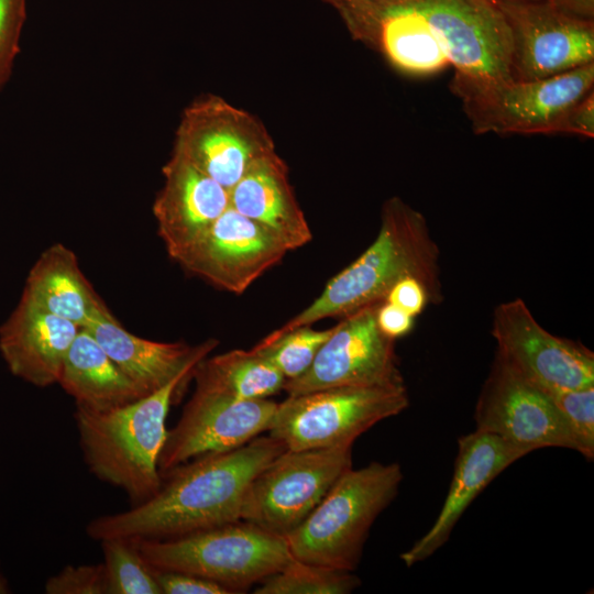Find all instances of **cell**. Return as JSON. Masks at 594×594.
<instances>
[{
	"mask_svg": "<svg viewBox=\"0 0 594 594\" xmlns=\"http://www.w3.org/2000/svg\"><path fill=\"white\" fill-rule=\"evenodd\" d=\"M322 1L332 6L336 9H339L346 4H353V3L366 2V1H373V0H322Z\"/></svg>",
	"mask_w": 594,
	"mask_h": 594,
	"instance_id": "8d00e7d4",
	"label": "cell"
},
{
	"mask_svg": "<svg viewBox=\"0 0 594 594\" xmlns=\"http://www.w3.org/2000/svg\"><path fill=\"white\" fill-rule=\"evenodd\" d=\"M403 479L398 463L346 470L285 538L293 558L354 571L373 522L394 501Z\"/></svg>",
	"mask_w": 594,
	"mask_h": 594,
	"instance_id": "277c9868",
	"label": "cell"
},
{
	"mask_svg": "<svg viewBox=\"0 0 594 594\" xmlns=\"http://www.w3.org/2000/svg\"><path fill=\"white\" fill-rule=\"evenodd\" d=\"M287 252L270 230L229 206L177 263L220 289L242 294Z\"/></svg>",
	"mask_w": 594,
	"mask_h": 594,
	"instance_id": "2e32d148",
	"label": "cell"
},
{
	"mask_svg": "<svg viewBox=\"0 0 594 594\" xmlns=\"http://www.w3.org/2000/svg\"><path fill=\"white\" fill-rule=\"evenodd\" d=\"M84 328L144 395L182 374L191 373L219 344L216 339L191 346L185 342H157L138 337L124 329L108 307Z\"/></svg>",
	"mask_w": 594,
	"mask_h": 594,
	"instance_id": "ffe728a7",
	"label": "cell"
},
{
	"mask_svg": "<svg viewBox=\"0 0 594 594\" xmlns=\"http://www.w3.org/2000/svg\"><path fill=\"white\" fill-rule=\"evenodd\" d=\"M496 353L542 391L594 385V354L582 343L557 337L532 316L520 298L496 306L492 319Z\"/></svg>",
	"mask_w": 594,
	"mask_h": 594,
	"instance_id": "4fadbf2b",
	"label": "cell"
},
{
	"mask_svg": "<svg viewBox=\"0 0 594 594\" xmlns=\"http://www.w3.org/2000/svg\"><path fill=\"white\" fill-rule=\"evenodd\" d=\"M493 2L510 32L512 79H543L594 63V21L571 15L550 0Z\"/></svg>",
	"mask_w": 594,
	"mask_h": 594,
	"instance_id": "8fae6325",
	"label": "cell"
},
{
	"mask_svg": "<svg viewBox=\"0 0 594 594\" xmlns=\"http://www.w3.org/2000/svg\"><path fill=\"white\" fill-rule=\"evenodd\" d=\"M562 415L576 442L578 452L594 458V385L543 391Z\"/></svg>",
	"mask_w": 594,
	"mask_h": 594,
	"instance_id": "f1b7e54d",
	"label": "cell"
},
{
	"mask_svg": "<svg viewBox=\"0 0 594 594\" xmlns=\"http://www.w3.org/2000/svg\"><path fill=\"white\" fill-rule=\"evenodd\" d=\"M275 152L258 118L215 95L204 96L185 109L173 150L227 190Z\"/></svg>",
	"mask_w": 594,
	"mask_h": 594,
	"instance_id": "9c48e42d",
	"label": "cell"
},
{
	"mask_svg": "<svg viewBox=\"0 0 594 594\" xmlns=\"http://www.w3.org/2000/svg\"><path fill=\"white\" fill-rule=\"evenodd\" d=\"M44 590L47 594H107L103 565H66L46 580Z\"/></svg>",
	"mask_w": 594,
	"mask_h": 594,
	"instance_id": "4dcf8cb0",
	"label": "cell"
},
{
	"mask_svg": "<svg viewBox=\"0 0 594 594\" xmlns=\"http://www.w3.org/2000/svg\"><path fill=\"white\" fill-rule=\"evenodd\" d=\"M578 134L585 138L594 136V92L574 103L560 119L553 134Z\"/></svg>",
	"mask_w": 594,
	"mask_h": 594,
	"instance_id": "836d02e7",
	"label": "cell"
},
{
	"mask_svg": "<svg viewBox=\"0 0 594 594\" xmlns=\"http://www.w3.org/2000/svg\"><path fill=\"white\" fill-rule=\"evenodd\" d=\"M409 405L406 385L342 386L288 395L268 436L289 450L353 446L362 433Z\"/></svg>",
	"mask_w": 594,
	"mask_h": 594,
	"instance_id": "8992f818",
	"label": "cell"
},
{
	"mask_svg": "<svg viewBox=\"0 0 594 594\" xmlns=\"http://www.w3.org/2000/svg\"><path fill=\"white\" fill-rule=\"evenodd\" d=\"M25 16L26 0H0V91L12 74Z\"/></svg>",
	"mask_w": 594,
	"mask_h": 594,
	"instance_id": "f546056e",
	"label": "cell"
},
{
	"mask_svg": "<svg viewBox=\"0 0 594 594\" xmlns=\"http://www.w3.org/2000/svg\"><path fill=\"white\" fill-rule=\"evenodd\" d=\"M153 213L168 255L178 261L230 206L229 190L172 154Z\"/></svg>",
	"mask_w": 594,
	"mask_h": 594,
	"instance_id": "d6986e66",
	"label": "cell"
},
{
	"mask_svg": "<svg viewBox=\"0 0 594 594\" xmlns=\"http://www.w3.org/2000/svg\"><path fill=\"white\" fill-rule=\"evenodd\" d=\"M475 429L531 452L541 448L578 451L574 437L546 392L515 372L497 353L474 410Z\"/></svg>",
	"mask_w": 594,
	"mask_h": 594,
	"instance_id": "5bb4252c",
	"label": "cell"
},
{
	"mask_svg": "<svg viewBox=\"0 0 594 594\" xmlns=\"http://www.w3.org/2000/svg\"><path fill=\"white\" fill-rule=\"evenodd\" d=\"M189 376L193 372L114 408L76 406L79 447L88 470L120 488L132 505L148 499L162 485L158 459L167 435L166 418Z\"/></svg>",
	"mask_w": 594,
	"mask_h": 594,
	"instance_id": "3957f363",
	"label": "cell"
},
{
	"mask_svg": "<svg viewBox=\"0 0 594 594\" xmlns=\"http://www.w3.org/2000/svg\"><path fill=\"white\" fill-rule=\"evenodd\" d=\"M9 592L10 591H9L8 582L6 581L4 576L0 572V594H6Z\"/></svg>",
	"mask_w": 594,
	"mask_h": 594,
	"instance_id": "74e56055",
	"label": "cell"
},
{
	"mask_svg": "<svg viewBox=\"0 0 594 594\" xmlns=\"http://www.w3.org/2000/svg\"><path fill=\"white\" fill-rule=\"evenodd\" d=\"M560 10L585 20L594 21V0H550Z\"/></svg>",
	"mask_w": 594,
	"mask_h": 594,
	"instance_id": "d590c367",
	"label": "cell"
},
{
	"mask_svg": "<svg viewBox=\"0 0 594 594\" xmlns=\"http://www.w3.org/2000/svg\"><path fill=\"white\" fill-rule=\"evenodd\" d=\"M455 73L450 85H484L510 77L512 38L491 0H413Z\"/></svg>",
	"mask_w": 594,
	"mask_h": 594,
	"instance_id": "30bf717a",
	"label": "cell"
},
{
	"mask_svg": "<svg viewBox=\"0 0 594 594\" xmlns=\"http://www.w3.org/2000/svg\"><path fill=\"white\" fill-rule=\"evenodd\" d=\"M492 1H529V2H537V1H546V0H492Z\"/></svg>",
	"mask_w": 594,
	"mask_h": 594,
	"instance_id": "f35d334b",
	"label": "cell"
},
{
	"mask_svg": "<svg viewBox=\"0 0 594 594\" xmlns=\"http://www.w3.org/2000/svg\"><path fill=\"white\" fill-rule=\"evenodd\" d=\"M380 304V302H378ZM378 304L363 307L333 327L310 367L285 382L287 395L342 386H402L395 340L376 322Z\"/></svg>",
	"mask_w": 594,
	"mask_h": 594,
	"instance_id": "7c38bea8",
	"label": "cell"
},
{
	"mask_svg": "<svg viewBox=\"0 0 594 594\" xmlns=\"http://www.w3.org/2000/svg\"><path fill=\"white\" fill-rule=\"evenodd\" d=\"M376 322L386 337L396 340L408 334L414 329L415 317L384 300L377 305Z\"/></svg>",
	"mask_w": 594,
	"mask_h": 594,
	"instance_id": "e575fe53",
	"label": "cell"
},
{
	"mask_svg": "<svg viewBox=\"0 0 594 594\" xmlns=\"http://www.w3.org/2000/svg\"><path fill=\"white\" fill-rule=\"evenodd\" d=\"M440 251L424 215L399 197L387 199L381 226L372 244L333 276L322 293L276 332L310 326L331 317H345L385 300L391 288L405 277H415L429 290L432 304L442 297Z\"/></svg>",
	"mask_w": 594,
	"mask_h": 594,
	"instance_id": "7a4b0ae2",
	"label": "cell"
},
{
	"mask_svg": "<svg viewBox=\"0 0 594 594\" xmlns=\"http://www.w3.org/2000/svg\"><path fill=\"white\" fill-rule=\"evenodd\" d=\"M196 388L238 399L268 398L284 389L286 378L252 350H231L204 358L194 369Z\"/></svg>",
	"mask_w": 594,
	"mask_h": 594,
	"instance_id": "d4e9b609",
	"label": "cell"
},
{
	"mask_svg": "<svg viewBox=\"0 0 594 594\" xmlns=\"http://www.w3.org/2000/svg\"><path fill=\"white\" fill-rule=\"evenodd\" d=\"M528 453L524 448L477 429L460 437L453 476L443 505L427 532L400 554L405 565L413 566L438 551L477 495Z\"/></svg>",
	"mask_w": 594,
	"mask_h": 594,
	"instance_id": "ac0fdd59",
	"label": "cell"
},
{
	"mask_svg": "<svg viewBox=\"0 0 594 594\" xmlns=\"http://www.w3.org/2000/svg\"><path fill=\"white\" fill-rule=\"evenodd\" d=\"M99 542L107 594H162L155 570L145 561L134 539L109 538Z\"/></svg>",
	"mask_w": 594,
	"mask_h": 594,
	"instance_id": "4316f807",
	"label": "cell"
},
{
	"mask_svg": "<svg viewBox=\"0 0 594 594\" xmlns=\"http://www.w3.org/2000/svg\"><path fill=\"white\" fill-rule=\"evenodd\" d=\"M353 571L292 558L279 571L264 579L255 594H348L361 584Z\"/></svg>",
	"mask_w": 594,
	"mask_h": 594,
	"instance_id": "484cf974",
	"label": "cell"
},
{
	"mask_svg": "<svg viewBox=\"0 0 594 594\" xmlns=\"http://www.w3.org/2000/svg\"><path fill=\"white\" fill-rule=\"evenodd\" d=\"M57 384L75 399L76 406L95 410L145 396L85 328L66 353Z\"/></svg>",
	"mask_w": 594,
	"mask_h": 594,
	"instance_id": "cb8c5ba5",
	"label": "cell"
},
{
	"mask_svg": "<svg viewBox=\"0 0 594 594\" xmlns=\"http://www.w3.org/2000/svg\"><path fill=\"white\" fill-rule=\"evenodd\" d=\"M134 541L152 568L202 576L232 593L262 582L293 558L284 537L240 520L169 539Z\"/></svg>",
	"mask_w": 594,
	"mask_h": 594,
	"instance_id": "5b68a950",
	"label": "cell"
},
{
	"mask_svg": "<svg viewBox=\"0 0 594 594\" xmlns=\"http://www.w3.org/2000/svg\"><path fill=\"white\" fill-rule=\"evenodd\" d=\"M21 298L80 328L107 307L82 274L75 253L62 243L40 255Z\"/></svg>",
	"mask_w": 594,
	"mask_h": 594,
	"instance_id": "603a6c76",
	"label": "cell"
},
{
	"mask_svg": "<svg viewBox=\"0 0 594 594\" xmlns=\"http://www.w3.org/2000/svg\"><path fill=\"white\" fill-rule=\"evenodd\" d=\"M385 301L402 308L413 317L420 315L432 302L426 285L415 277L398 280L388 292Z\"/></svg>",
	"mask_w": 594,
	"mask_h": 594,
	"instance_id": "d6a6232c",
	"label": "cell"
},
{
	"mask_svg": "<svg viewBox=\"0 0 594 594\" xmlns=\"http://www.w3.org/2000/svg\"><path fill=\"white\" fill-rule=\"evenodd\" d=\"M350 34L381 53L402 73L426 76L450 65L413 0H373L337 9Z\"/></svg>",
	"mask_w": 594,
	"mask_h": 594,
	"instance_id": "e0dca14e",
	"label": "cell"
},
{
	"mask_svg": "<svg viewBox=\"0 0 594 594\" xmlns=\"http://www.w3.org/2000/svg\"><path fill=\"white\" fill-rule=\"evenodd\" d=\"M277 404L270 398L238 399L196 388L158 459L161 475L195 458L241 447L268 431Z\"/></svg>",
	"mask_w": 594,
	"mask_h": 594,
	"instance_id": "9a60e30c",
	"label": "cell"
},
{
	"mask_svg": "<svg viewBox=\"0 0 594 594\" xmlns=\"http://www.w3.org/2000/svg\"><path fill=\"white\" fill-rule=\"evenodd\" d=\"M350 468L352 446L286 449L250 483L241 520L286 538Z\"/></svg>",
	"mask_w": 594,
	"mask_h": 594,
	"instance_id": "ba28073f",
	"label": "cell"
},
{
	"mask_svg": "<svg viewBox=\"0 0 594 594\" xmlns=\"http://www.w3.org/2000/svg\"><path fill=\"white\" fill-rule=\"evenodd\" d=\"M332 328L316 330L300 326L285 332L273 331L251 350L278 370L286 381L302 375L311 365Z\"/></svg>",
	"mask_w": 594,
	"mask_h": 594,
	"instance_id": "83f0119b",
	"label": "cell"
},
{
	"mask_svg": "<svg viewBox=\"0 0 594 594\" xmlns=\"http://www.w3.org/2000/svg\"><path fill=\"white\" fill-rule=\"evenodd\" d=\"M594 63L537 80L450 86L476 134H553L563 114L593 90Z\"/></svg>",
	"mask_w": 594,
	"mask_h": 594,
	"instance_id": "52a82bcc",
	"label": "cell"
},
{
	"mask_svg": "<svg viewBox=\"0 0 594 594\" xmlns=\"http://www.w3.org/2000/svg\"><path fill=\"white\" fill-rule=\"evenodd\" d=\"M81 328L21 298L0 327V353L10 372L36 386L57 384Z\"/></svg>",
	"mask_w": 594,
	"mask_h": 594,
	"instance_id": "44dd1931",
	"label": "cell"
},
{
	"mask_svg": "<svg viewBox=\"0 0 594 594\" xmlns=\"http://www.w3.org/2000/svg\"><path fill=\"white\" fill-rule=\"evenodd\" d=\"M155 570L162 594H230L226 586L190 573Z\"/></svg>",
	"mask_w": 594,
	"mask_h": 594,
	"instance_id": "1f68e13d",
	"label": "cell"
},
{
	"mask_svg": "<svg viewBox=\"0 0 594 594\" xmlns=\"http://www.w3.org/2000/svg\"><path fill=\"white\" fill-rule=\"evenodd\" d=\"M285 450L267 435L195 458L164 473L160 490L148 499L91 519L86 534L97 541L162 540L239 521L250 483Z\"/></svg>",
	"mask_w": 594,
	"mask_h": 594,
	"instance_id": "6da1fadb",
	"label": "cell"
},
{
	"mask_svg": "<svg viewBox=\"0 0 594 594\" xmlns=\"http://www.w3.org/2000/svg\"><path fill=\"white\" fill-rule=\"evenodd\" d=\"M229 196L233 209L270 230L288 251L311 240L288 167L276 152L255 163L229 190Z\"/></svg>",
	"mask_w": 594,
	"mask_h": 594,
	"instance_id": "7402d4cb",
	"label": "cell"
}]
</instances>
